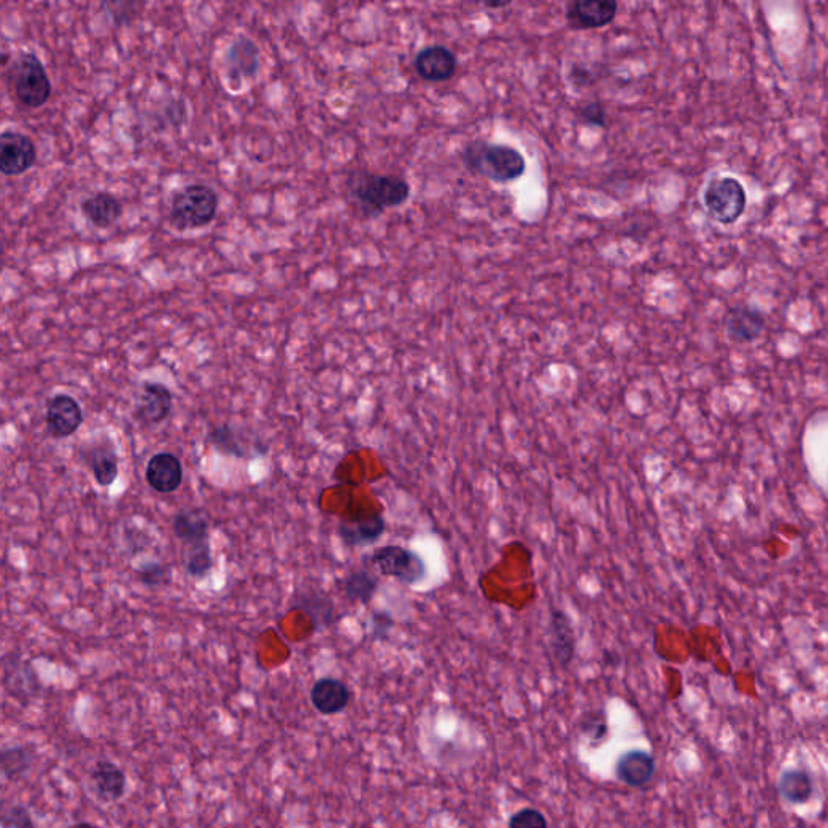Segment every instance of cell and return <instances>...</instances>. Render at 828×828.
Listing matches in <instances>:
<instances>
[{"mask_svg":"<svg viewBox=\"0 0 828 828\" xmlns=\"http://www.w3.org/2000/svg\"><path fill=\"white\" fill-rule=\"evenodd\" d=\"M512 4V2H508V0H503V2H486L487 9H505L508 5Z\"/></svg>","mask_w":828,"mask_h":828,"instance_id":"33","label":"cell"},{"mask_svg":"<svg viewBox=\"0 0 828 828\" xmlns=\"http://www.w3.org/2000/svg\"><path fill=\"white\" fill-rule=\"evenodd\" d=\"M88 460L99 486H112L119 478V458L112 448H94L93 452L89 453Z\"/></svg>","mask_w":828,"mask_h":828,"instance_id":"25","label":"cell"},{"mask_svg":"<svg viewBox=\"0 0 828 828\" xmlns=\"http://www.w3.org/2000/svg\"><path fill=\"white\" fill-rule=\"evenodd\" d=\"M364 565L381 573L382 576L395 578L403 584H418L427 576L426 562L421 555L402 545H384L372 550L363 558Z\"/></svg>","mask_w":828,"mask_h":828,"instance_id":"5","label":"cell"},{"mask_svg":"<svg viewBox=\"0 0 828 828\" xmlns=\"http://www.w3.org/2000/svg\"><path fill=\"white\" fill-rule=\"evenodd\" d=\"M392 626V618L387 613H374L372 618V628L374 631H387Z\"/></svg>","mask_w":828,"mask_h":828,"instance_id":"32","label":"cell"},{"mask_svg":"<svg viewBox=\"0 0 828 828\" xmlns=\"http://www.w3.org/2000/svg\"><path fill=\"white\" fill-rule=\"evenodd\" d=\"M292 609H300L308 613L316 630L334 623V602L321 592H301L300 596H296L293 600Z\"/></svg>","mask_w":828,"mask_h":828,"instance_id":"21","label":"cell"},{"mask_svg":"<svg viewBox=\"0 0 828 828\" xmlns=\"http://www.w3.org/2000/svg\"><path fill=\"white\" fill-rule=\"evenodd\" d=\"M146 481L159 494H172L182 486V461L174 453H157L146 466Z\"/></svg>","mask_w":828,"mask_h":828,"instance_id":"14","label":"cell"},{"mask_svg":"<svg viewBox=\"0 0 828 828\" xmlns=\"http://www.w3.org/2000/svg\"><path fill=\"white\" fill-rule=\"evenodd\" d=\"M5 828H36L30 812L25 807L15 806L10 809L9 814L2 819Z\"/></svg>","mask_w":828,"mask_h":828,"instance_id":"30","label":"cell"},{"mask_svg":"<svg viewBox=\"0 0 828 828\" xmlns=\"http://www.w3.org/2000/svg\"><path fill=\"white\" fill-rule=\"evenodd\" d=\"M377 586H379V579L374 576L371 571L360 570L351 571L350 575L345 576L342 581V591L350 602H358V604L368 605L372 597L376 594Z\"/></svg>","mask_w":828,"mask_h":828,"instance_id":"24","label":"cell"},{"mask_svg":"<svg viewBox=\"0 0 828 828\" xmlns=\"http://www.w3.org/2000/svg\"><path fill=\"white\" fill-rule=\"evenodd\" d=\"M581 728H583L584 735L591 736L594 740H602V738L607 735V725H605V720L597 719V715H592V717L584 719Z\"/></svg>","mask_w":828,"mask_h":828,"instance_id":"31","label":"cell"},{"mask_svg":"<svg viewBox=\"0 0 828 828\" xmlns=\"http://www.w3.org/2000/svg\"><path fill=\"white\" fill-rule=\"evenodd\" d=\"M219 211V195L204 183H191L178 190L170 203V220L178 230L203 229Z\"/></svg>","mask_w":828,"mask_h":828,"instance_id":"4","label":"cell"},{"mask_svg":"<svg viewBox=\"0 0 828 828\" xmlns=\"http://www.w3.org/2000/svg\"><path fill=\"white\" fill-rule=\"evenodd\" d=\"M169 571L159 562H149L138 570V578L141 583L146 584L149 588H156L167 581Z\"/></svg>","mask_w":828,"mask_h":828,"instance_id":"29","label":"cell"},{"mask_svg":"<svg viewBox=\"0 0 828 828\" xmlns=\"http://www.w3.org/2000/svg\"><path fill=\"white\" fill-rule=\"evenodd\" d=\"M778 793L790 804H804L812 798L811 775L803 769H786L778 778Z\"/></svg>","mask_w":828,"mask_h":828,"instance_id":"23","label":"cell"},{"mask_svg":"<svg viewBox=\"0 0 828 828\" xmlns=\"http://www.w3.org/2000/svg\"><path fill=\"white\" fill-rule=\"evenodd\" d=\"M13 93L23 106L41 107L49 101L52 93L51 81L47 77L41 60L34 54H22L13 65L12 73Z\"/></svg>","mask_w":828,"mask_h":828,"instance_id":"6","label":"cell"},{"mask_svg":"<svg viewBox=\"0 0 828 828\" xmlns=\"http://www.w3.org/2000/svg\"><path fill=\"white\" fill-rule=\"evenodd\" d=\"M348 193L368 216H377L385 209L400 207L411 195L410 183L398 175L372 174L355 170L347 180Z\"/></svg>","mask_w":828,"mask_h":828,"instance_id":"1","label":"cell"},{"mask_svg":"<svg viewBox=\"0 0 828 828\" xmlns=\"http://www.w3.org/2000/svg\"><path fill=\"white\" fill-rule=\"evenodd\" d=\"M351 691L342 680L321 678L311 689V702L314 709L322 715H337L350 704Z\"/></svg>","mask_w":828,"mask_h":828,"instance_id":"16","label":"cell"},{"mask_svg":"<svg viewBox=\"0 0 828 828\" xmlns=\"http://www.w3.org/2000/svg\"><path fill=\"white\" fill-rule=\"evenodd\" d=\"M704 204L715 222L731 225L746 211L748 195L740 180L733 177L714 178L704 191Z\"/></svg>","mask_w":828,"mask_h":828,"instance_id":"7","label":"cell"},{"mask_svg":"<svg viewBox=\"0 0 828 828\" xmlns=\"http://www.w3.org/2000/svg\"><path fill=\"white\" fill-rule=\"evenodd\" d=\"M508 828H549L547 819L534 807H524L508 820Z\"/></svg>","mask_w":828,"mask_h":828,"instance_id":"27","label":"cell"},{"mask_svg":"<svg viewBox=\"0 0 828 828\" xmlns=\"http://www.w3.org/2000/svg\"><path fill=\"white\" fill-rule=\"evenodd\" d=\"M46 423L47 429L55 439L70 437L83 423L81 406L70 395H57L47 406Z\"/></svg>","mask_w":828,"mask_h":828,"instance_id":"11","label":"cell"},{"mask_svg":"<svg viewBox=\"0 0 828 828\" xmlns=\"http://www.w3.org/2000/svg\"><path fill=\"white\" fill-rule=\"evenodd\" d=\"M578 119L588 127H605L607 125V109L599 101L586 102L578 112Z\"/></svg>","mask_w":828,"mask_h":828,"instance_id":"28","label":"cell"},{"mask_svg":"<svg viewBox=\"0 0 828 828\" xmlns=\"http://www.w3.org/2000/svg\"><path fill=\"white\" fill-rule=\"evenodd\" d=\"M460 157L471 174L489 178L495 183L513 182L526 172L523 154L507 144L471 141L461 151Z\"/></svg>","mask_w":828,"mask_h":828,"instance_id":"2","label":"cell"},{"mask_svg":"<svg viewBox=\"0 0 828 828\" xmlns=\"http://www.w3.org/2000/svg\"><path fill=\"white\" fill-rule=\"evenodd\" d=\"M413 65L421 80L440 83L457 73L458 59L452 49L436 44L421 49L414 57Z\"/></svg>","mask_w":828,"mask_h":828,"instance_id":"10","label":"cell"},{"mask_svg":"<svg viewBox=\"0 0 828 828\" xmlns=\"http://www.w3.org/2000/svg\"><path fill=\"white\" fill-rule=\"evenodd\" d=\"M227 70L232 80L253 78L259 70V47L253 39L240 36L227 51Z\"/></svg>","mask_w":828,"mask_h":828,"instance_id":"19","label":"cell"},{"mask_svg":"<svg viewBox=\"0 0 828 828\" xmlns=\"http://www.w3.org/2000/svg\"><path fill=\"white\" fill-rule=\"evenodd\" d=\"M207 440L219 452L224 453V455H229V457L243 458L246 455L245 450H243L240 442H238L237 432L233 431L229 424H222V426L216 427L207 436Z\"/></svg>","mask_w":828,"mask_h":828,"instance_id":"26","label":"cell"},{"mask_svg":"<svg viewBox=\"0 0 828 828\" xmlns=\"http://www.w3.org/2000/svg\"><path fill=\"white\" fill-rule=\"evenodd\" d=\"M89 782L101 803H117L127 793V775L114 762H96L89 772Z\"/></svg>","mask_w":828,"mask_h":828,"instance_id":"12","label":"cell"},{"mask_svg":"<svg viewBox=\"0 0 828 828\" xmlns=\"http://www.w3.org/2000/svg\"><path fill=\"white\" fill-rule=\"evenodd\" d=\"M68 828H98L96 825L88 824V822H80V824L72 825V827Z\"/></svg>","mask_w":828,"mask_h":828,"instance_id":"34","label":"cell"},{"mask_svg":"<svg viewBox=\"0 0 828 828\" xmlns=\"http://www.w3.org/2000/svg\"><path fill=\"white\" fill-rule=\"evenodd\" d=\"M81 209L86 219L99 229L110 227L122 216V206L117 198L109 193H96L94 196H89Z\"/></svg>","mask_w":828,"mask_h":828,"instance_id":"22","label":"cell"},{"mask_svg":"<svg viewBox=\"0 0 828 828\" xmlns=\"http://www.w3.org/2000/svg\"><path fill=\"white\" fill-rule=\"evenodd\" d=\"M174 533L185 544L188 575L206 578L214 567L206 516L199 510H180L174 518Z\"/></svg>","mask_w":828,"mask_h":828,"instance_id":"3","label":"cell"},{"mask_svg":"<svg viewBox=\"0 0 828 828\" xmlns=\"http://www.w3.org/2000/svg\"><path fill=\"white\" fill-rule=\"evenodd\" d=\"M34 161L36 148L28 136L15 131L0 133V174H25Z\"/></svg>","mask_w":828,"mask_h":828,"instance_id":"9","label":"cell"},{"mask_svg":"<svg viewBox=\"0 0 828 828\" xmlns=\"http://www.w3.org/2000/svg\"><path fill=\"white\" fill-rule=\"evenodd\" d=\"M384 533L385 520L381 513L355 518V520H343L338 524V536L348 549L374 544Z\"/></svg>","mask_w":828,"mask_h":828,"instance_id":"15","label":"cell"},{"mask_svg":"<svg viewBox=\"0 0 828 828\" xmlns=\"http://www.w3.org/2000/svg\"><path fill=\"white\" fill-rule=\"evenodd\" d=\"M615 774L625 785L631 788H643L654 778V756L646 751L626 752L618 759Z\"/></svg>","mask_w":828,"mask_h":828,"instance_id":"18","label":"cell"},{"mask_svg":"<svg viewBox=\"0 0 828 828\" xmlns=\"http://www.w3.org/2000/svg\"><path fill=\"white\" fill-rule=\"evenodd\" d=\"M550 644L558 664L562 667L571 664L576 652V636L571 620L563 610H552L550 615Z\"/></svg>","mask_w":828,"mask_h":828,"instance_id":"20","label":"cell"},{"mask_svg":"<svg viewBox=\"0 0 828 828\" xmlns=\"http://www.w3.org/2000/svg\"><path fill=\"white\" fill-rule=\"evenodd\" d=\"M172 406L174 395L169 387L159 382H144L136 405V416L146 424H161L169 418Z\"/></svg>","mask_w":828,"mask_h":828,"instance_id":"13","label":"cell"},{"mask_svg":"<svg viewBox=\"0 0 828 828\" xmlns=\"http://www.w3.org/2000/svg\"><path fill=\"white\" fill-rule=\"evenodd\" d=\"M618 12L615 0H575L567 5L568 28L571 30H597L610 25Z\"/></svg>","mask_w":828,"mask_h":828,"instance_id":"8","label":"cell"},{"mask_svg":"<svg viewBox=\"0 0 828 828\" xmlns=\"http://www.w3.org/2000/svg\"><path fill=\"white\" fill-rule=\"evenodd\" d=\"M725 327L733 342L751 343L764 332L765 317L759 309L752 306H736L728 313Z\"/></svg>","mask_w":828,"mask_h":828,"instance_id":"17","label":"cell"}]
</instances>
